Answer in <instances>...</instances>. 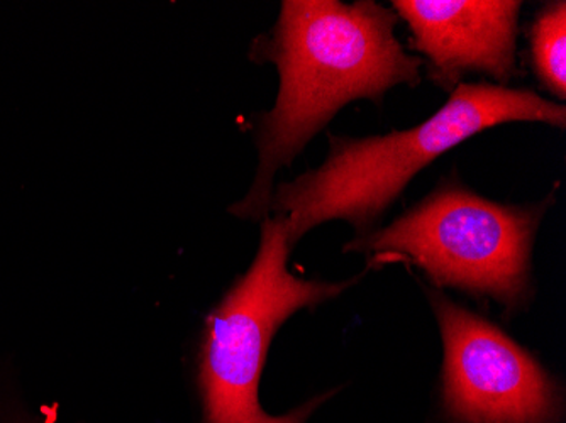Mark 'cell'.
Wrapping results in <instances>:
<instances>
[{
	"label": "cell",
	"mask_w": 566,
	"mask_h": 423,
	"mask_svg": "<svg viewBox=\"0 0 566 423\" xmlns=\"http://www.w3.org/2000/svg\"><path fill=\"white\" fill-rule=\"evenodd\" d=\"M531 50L537 78L559 101L566 98V4L563 0L546 6L531 30Z\"/></svg>",
	"instance_id": "cell-7"
},
{
	"label": "cell",
	"mask_w": 566,
	"mask_h": 423,
	"mask_svg": "<svg viewBox=\"0 0 566 423\" xmlns=\"http://www.w3.org/2000/svg\"><path fill=\"white\" fill-rule=\"evenodd\" d=\"M287 225L283 215L265 219L256 257L247 275L211 311L200 351V387L209 423H304L317 402L285 416L260 406L259 387L273 336L301 308L342 294L353 282L295 278L287 269Z\"/></svg>",
	"instance_id": "cell-4"
},
{
	"label": "cell",
	"mask_w": 566,
	"mask_h": 423,
	"mask_svg": "<svg viewBox=\"0 0 566 423\" xmlns=\"http://www.w3.org/2000/svg\"><path fill=\"white\" fill-rule=\"evenodd\" d=\"M412 43L428 59L431 81L453 92L467 73H483L507 87L517 75L516 0H396Z\"/></svg>",
	"instance_id": "cell-6"
},
{
	"label": "cell",
	"mask_w": 566,
	"mask_h": 423,
	"mask_svg": "<svg viewBox=\"0 0 566 423\" xmlns=\"http://www.w3.org/2000/svg\"><path fill=\"white\" fill-rule=\"evenodd\" d=\"M516 120L565 129V105L531 91L460 84L450 101L419 126L361 139L329 135L326 161L273 189L270 212L285 219L292 247L311 229L336 219L349 222L358 237H365L436 158L482 130Z\"/></svg>",
	"instance_id": "cell-2"
},
{
	"label": "cell",
	"mask_w": 566,
	"mask_h": 423,
	"mask_svg": "<svg viewBox=\"0 0 566 423\" xmlns=\"http://www.w3.org/2000/svg\"><path fill=\"white\" fill-rule=\"evenodd\" d=\"M545 209L502 205L443 181L394 224L358 237L348 250L407 256L438 285L516 308L527 294L531 247Z\"/></svg>",
	"instance_id": "cell-3"
},
{
	"label": "cell",
	"mask_w": 566,
	"mask_h": 423,
	"mask_svg": "<svg viewBox=\"0 0 566 423\" xmlns=\"http://www.w3.org/2000/svg\"><path fill=\"white\" fill-rule=\"evenodd\" d=\"M397 15L374 0H287L279 21L254 40L253 62L273 63L275 105L254 124L259 167L251 189L229 212L248 221L269 219L273 180L349 102L381 98L397 85L421 84L422 60L396 38Z\"/></svg>",
	"instance_id": "cell-1"
},
{
	"label": "cell",
	"mask_w": 566,
	"mask_h": 423,
	"mask_svg": "<svg viewBox=\"0 0 566 423\" xmlns=\"http://www.w3.org/2000/svg\"><path fill=\"white\" fill-rule=\"evenodd\" d=\"M444 340L451 413L465 423H549L556 388L521 346L443 294H429Z\"/></svg>",
	"instance_id": "cell-5"
}]
</instances>
